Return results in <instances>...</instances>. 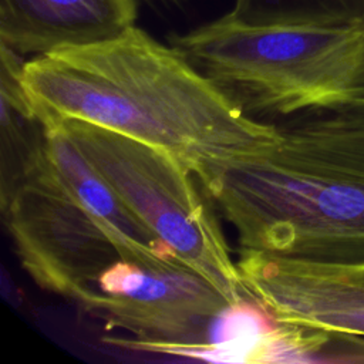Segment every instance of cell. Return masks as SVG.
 I'll return each instance as SVG.
<instances>
[{"label":"cell","instance_id":"obj_10","mask_svg":"<svg viewBox=\"0 0 364 364\" xmlns=\"http://www.w3.org/2000/svg\"><path fill=\"white\" fill-rule=\"evenodd\" d=\"M229 13L250 26L364 27V0H235Z\"/></svg>","mask_w":364,"mask_h":364},{"label":"cell","instance_id":"obj_2","mask_svg":"<svg viewBox=\"0 0 364 364\" xmlns=\"http://www.w3.org/2000/svg\"><path fill=\"white\" fill-rule=\"evenodd\" d=\"M266 151L203 189L239 250L364 264V97L284 118Z\"/></svg>","mask_w":364,"mask_h":364},{"label":"cell","instance_id":"obj_1","mask_svg":"<svg viewBox=\"0 0 364 364\" xmlns=\"http://www.w3.org/2000/svg\"><path fill=\"white\" fill-rule=\"evenodd\" d=\"M21 85L40 124L74 118L138 139L175 156L202 188L277 141L276 124L250 117L173 46L138 26L31 57Z\"/></svg>","mask_w":364,"mask_h":364},{"label":"cell","instance_id":"obj_7","mask_svg":"<svg viewBox=\"0 0 364 364\" xmlns=\"http://www.w3.org/2000/svg\"><path fill=\"white\" fill-rule=\"evenodd\" d=\"M246 299L272 320L364 338V264H328L239 250Z\"/></svg>","mask_w":364,"mask_h":364},{"label":"cell","instance_id":"obj_3","mask_svg":"<svg viewBox=\"0 0 364 364\" xmlns=\"http://www.w3.org/2000/svg\"><path fill=\"white\" fill-rule=\"evenodd\" d=\"M169 44L256 119L364 97V27L250 26L226 13Z\"/></svg>","mask_w":364,"mask_h":364},{"label":"cell","instance_id":"obj_4","mask_svg":"<svg viewBox=\"0 0 364 364\" xmlns=\"http://www.w3.org/2000/svg\"><path fill=\"white\" fill-rule=\"evenodd\" d=\"M50 122L67 132L125 206L179 262L208 279L233 306L246 300L213 203L189 168L162 149L81 119L43 124Z\"/></svg>","mask_w":364,"mask_h":364},{"label":"cell","instance_id":"obj_6","mask_svg":"<svg viewBox=\"0 0 364 364\" xmlns=\"http://www.w3.org/2000/svg\"><path fill=\"white\" fill-rule=\"evenodd\" d=\"M107 328L128 331L124 347L179 355L208 343L210 330L233 304L202 274L186 266L148 267L121 259L78 303Z\"/></svg>","mask_w":364,"mask_h":364},{"label":"cell","instance_id":"obj_8","mask_svg":"<svg viewBox=\"0 0 364 364\" xmlns=\"http://www.w3.org/2000/svg\"><path fill=\"white\" fill-rule=\"evenodd\" d=\"M136 18L138 0H0V44L37 57L115 38Z\"/></svg>","mask_w":364,"mask_h":364},{"label":"cell","instance_id":"obj_9","mask_svg":"<svg viewBox=\"0 0 364 364\" xmlns=\"http://www.w3.org/2000/svg\"><path fill=\"white\" fill-rule=\"evenodd\" d=\"M41 127L43 138L34 151L36 159L107 230L127 260L155 269L185 266L125 206L58 124Z\"/></svg>","mask_w":364,"mask_h":364},{"label":"cell","instance_id":"obj_11","mask_svg":"<svg viewBox=\"0 0 364 364\" xmlns=\"http://www.w3.org/2000/svg\"><path fill=\"white\" fill-rule=\"evenodd\" d=\"M144 1H146V3H161V4H164V6H175V7H182L183 4H185V1L186 0H144Z\"/></svg>","mask_w":364,"mask_h":364},{"label":"cell","instance_id":"obj_5","mask_svg":"<svg viewBox=\"0 0 364 364\" xmlns=\"http://www.w3.org/2000/svg\"><path fill=\"white\" fill-rule=\"evenodd\" d=\"M1 209L21 266L47 291L80 303L109 266L125 259L34 152Z\"/></svg>","mask_w":364,"mask_h":364}]
</instances>
